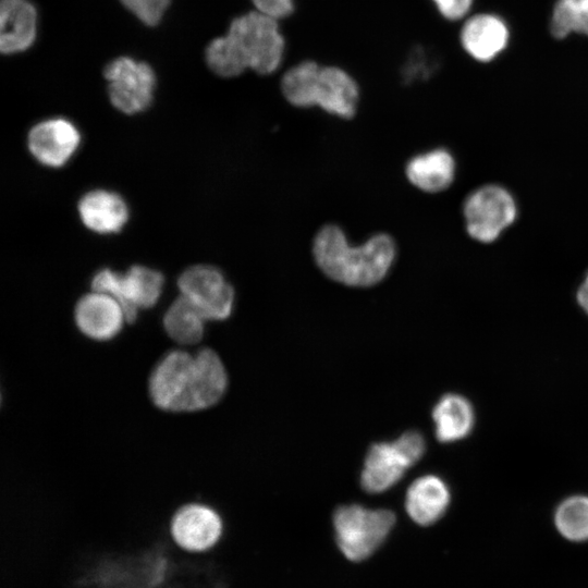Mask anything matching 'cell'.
I'll return each mask as SVG.
<instances>
[{"mask_svg": "<svg viewBox=\"0 0 588 588\" xmlns=\"http://www.w3.org/2000/svg\"><path fill=\"white\" fill-rule=\"evenodd\" d=\"M33 157L44 166H64L81 144L78 128L63 118H51L34 125L27 137Z\"/></svg>", "mask_w": 588, "mask_h": 588, "instance_id": "12", "label": "cell"}, {"mask_svg": "<svg viewBox=\"0 0 588 588\" xmlns=\"http://www.w3.org/2000/svg\"><path fill=\"white\" fill-rule=\"evenodd\" d=\"M394 524L392 511L370 510L358 504L340 506L333 515L339 548L354 562L369 558L385 540Z\"/></svg>", "mask_w": 588, "mask_h": 588, "instance_id": "5", "label": "cell"}, {"mask_svg": "<svg viewBox=\"0 0 588 588\" xmlns=\"http://www.w3.org/2000/svg\"><path fill=\"white\" fill-rule=\"evenodd\" d=\"M455 174V158L444 147L419 152L411 157L405 164L407 181L424 193L444 192L454 182Z\"/></svg>", "mask_w": 588, "mask_h": 588, "instance_id": "16", "label": "cell"}, {"mask_svg": "<svg viewBox=\"0 0 588 588\" xmlns=\"http://www.w3.org/2000/svg\"><path fill=\"white\" fill-rule=\"evenodd\" d=\"M436 436L444 443L465 438L474 426V409L470 403L458 394H445L432 411Z\"/></svg>", "mask_w": 588, "mask_h": 588, "instance_id": "20", "label": "cell"}, {"mask_svg": "<svg viewBox=\"0 0 588 588\" xmlns=\"http://www.w3.org/2000/svg\"><path fill=\"white\" fill-rule=\"evenodd\" d=\"M103 75L108 82L110 101L119 111L135 114L150 106L156 74L148 63L119 57L106 65Z\"/></svg>", "mask_w": 588, "mask_h": 588, "instance_id": "9", "label": "cell"}, {"mask_svg": "<svg viewBox=\"0 0 588 588\" xmlns=\"http://www.w3.org/2000/svg\"><path fill=\"white\" fill-rule=\"evenodd\" d=\"M78 212L85 226L100 234L121 231L128 219L124 199L106 189L86 193L78 203Z\"/></svg>", "mask_w": 588, "mask_h": 588, "instance_id": "18", "label": "cell"}, {"mask_svg": "<svg viewBox=\"0 0 588 588\" xmlns=\"http://www.w3.org/2000/svg\"><path fill=\"white\" fill-rule=\"evenodd\" d=\"M450 500L451 493L446 483L438 476L426 475L408 487L405 509L415 523L428 526L443 516Z\"/></svg>", "mask_w": 588, "mask_h": 588, "instance_id": "19", "label": "cell"}, {"mask_svg": "<svg viewBox=\"0 0 588 588\" xmlns=\"http://www.w3.org/2000/svg\"><path fill=\"white\" fill-rule=\"evenodd\" d=\"M311 254L317 268L328 279L350 287H370L390 273L397 246L394 238L383 232L353 245L340 225L329 223L315 234Z\"/></svg>", "mask_w": 588, "mask_h": 588, "instance_id": "2", "label": "cell"}, {"mask_svg": "<svg viewBox=\"0 0 588 588\" xmlns=\"http://www.w3.org/2000/svg\"><path fill=\"white\" fill-rule=\"evenodd\" d=\"M286 49L281 22L250 10L235 16L226 33L208 44L205 59L208 68L223 78L240 76L248 70L269 76L281 69Z\"/></svg>", "mask_w": 588, "mask_h": 588, "instance_id": "1", "label": "cell"}, {"mask_svg": "<svg viewBox=\"0 0 588 588\" xmlns=\"http://www.w3.org/2000/svg\"><path fill=\"white\" fill-rule=\"evenodd\" d=\"M181 295L192 302L205 320L220 321L233 311L235 292L223 272L210 265L184 270L177 280Z\"/></svg>", "mask_w": 588, "mask_h": 588, "instance_id": "10", "label": "cell"}, {"mask_svg": "<svg viewBox=\"0 0 588 588\" xmlns=\"http://www.w3.org/2000/svg\"><path fill=\"white\" fill-rule=\"evenodd\" d=\"M78 330L96 341L113 339L127 322L121 304L112 296L93 291L82 296L74 309Z\"/></svg>", "mask_w": 588, "mask_h": 588, "instance_id": "14", "label": "cell"}, {"mask_svg": "<svg viewBox=\"0 0 588 588\" xmlns=\"http://www.w3.org/2000/svg\"><path fill=\"white\" fill-rule=\"evenodd\" d=\"M228 375L219 355L209 347L194 354V372L187 412L209 408L224 395Z\"/></svg>", "mask_w": 588, "mask_h": 588, "instance_id": "15", "label": "cell"}, {"mask_svg": "<svg viewBox=\"0 0 588 588\" xmlns=\"http://www.w3.org/2000/svg\"><path fill=\"white\" fill-rule=\"evenodd\" d=\"M425 451V439L415 430L402 433L394 441L372 444L360 474L362 488L370 493L392 488L421 458Z\"/></svg>", "mask_w": 588, "mask_h": 588, "instance_id": "6", "label": "cell"}, {"mask_svg": "<svg viewBox=\"0 0 588 588\" xmlns=\"http://www.w3.org/2000/svg\"><path fill=\"white\" fill-rule=\"evenodd\" d=\"M548 33L555 42L575 38L588 40V0H553Z\"/></svg>", "mask_w": 588, "mask_h": 588, "instance_id": "21", "label": "cell"}, {"mask_svg": "<svg viewBox=\"0 0 588 588\" xmlns=\"http://www.w3.org/2000/svg\"><path fill=\"white\" fill-rule=\"evenodd\" d=\"M455 36L461 53L470 63L487 68L500 62L511 51L515 32L502 12L478 8L458 24Z\"/></svg>", "mask_w": 588, "mask_h": 588, "instance_id": "4", "label": "cell"}, {"mask_svg": "<svg viewBox=\"0 0 588 588\" xmlns=\"http://www.w3.org/2000/svg\"><path fill=\"white\" fill-rule=\"evenodd\" d=\"M512 193L499 184H485L465 198L463 217L467 235L482 244L495 242L517 218Z\"/></svg>", "mask_w": 588, "mask_h": 588, "instance_id": "7", "label": "cell"}, {"mask_svg": "<svg viewBox=\"0 0 588 588\" xmlns=\"http://www.w3.org/2000/svg\"><path fill=\"white\" fill-rule=\"evenodd\" d=\"M37 11L29 0H1L0 50L14 54L27 50L35 41Z\"/></svg>", "mask_w": 588, "mask_h": 588, "instance_id": "17", "label": "cell"}, {"mask_svg": "<svg viewBox=\"0 0 588 588\" xmlns=\"http://www.w3.org/2000/svg\"><path fill=\"white\" fill-rule=\"evenodd\" d=\"M554 524L567 540H588V497L574 495L564 500L555 511Z\"/></svg>", "mask_w": 588, "mask_h": 588, "instance_id": "23", "label": "cell"}, {"mask_svg": "<svg viewBox=\"0 0 588 588\" xmlns=\"http://www.w3.org/2000/svg\"><path fill=\"white\" fill-rule=\"evenodd\" d=\"M283 99L297 109L318 108L342 120L353 119L359 106L357 79L339 64L303 59L290 65L280 77Z\"/></svg>", "mask_w": 588, "mask_h": 588, "instance_id": "3", "label": "cell"}, {"mask_svg": "<svg viewBox=\"0 0 588 588\" xmlns=\"http://www.w3.org/2000/svg\"><path fill=\"white\" fill-rule=\"evenodd\" d=\"M193 372L194 355L184 350L167 353L149 377L148 390L154 404L167 412H187Z\"/></svg>", "mask_w": 588, "mask_h": 588, "instance_id": "11", "label": "cell"}, {"mask_svg": "<svg viewBox=\"0 0 588 588\" xmlns=\"http://www.w3.org/2000/svg\"><path fill=\"white\" fill-rule=\"evenodd\" d=\"M250 2L253 10L280 22L291 17L296 10L295 0H250Z\"/></svg>", "mask_w": 588, "mask_h": 588, "instance_id": "26", "label": "cell"}, {"mask_svg": "<svg viewBox=\"0 0 588 588\" xmlns=\"http://www.w3.org/2000/svg\"><path fill=\"white\" fill-rule=\"evenodd\" d=\"M205 321L197 307L182 295L169 306L162 320L167 334L180 345L198 343L204 335Z\"/></svg>", "mask_w": 588, "mask_h": 588, "instance_id": "22", "label": "cell"}, {"mask_svg": "<svg viewBox=\"0 0 588 588\" xmlns=\"http://www.w3.org/2000/svg\"><path fill=\"white\" fill-rule=\"evenodd\" d=\"M164 284L163 275L144 266H133L124 274L110 269L98 271L91 281L93 291L115 298L124 309L127 322H134L138 309L156 305Z\"/></svg>", "mask_w": 588, "mask_h": 588, "instance_id": "8", "label": "cell"}, {"mask_svg": "<svg viewBox=\"0 0 588 588\" xmlns=\"http://www.w3.org/2000/svg\"><path fill=\"white\" fill-rule=\"evenodd\" d=\"M576 299L581 309L588 315V271L577 289Z\"/></svg>", "mask_w": 588, "mask_h": 588, "instance_id": "27", "label": "cell"}, {"mask_svg": "<svg viewBox=\"0 0 588 588\" xmlns=\"http://www.w3.org/2000/svg\"><path fill=\"white\" fill-rule=\"evenodd\" d=\"M437 15L448 24H461L479 7V0H428Z\"/></svg>", "mask_w": 588, "mask_h": 588, "instance_id": "24", "label": "cell"}, {"mask_svg": "<svg viewBox=\"0 0 588 588\" xmlns=\"http://www.w3.org/2000/svg\"><path fill=\"white\" fill-rule=\"evenodd\" d=\"M170 531L181 548L193 552L205 551L219 540L222 520L210 506L191 503L174 513Z\"/></svg>", "mask_w": 588, "mask_h": 588, "instance_id": "13", "label": "cell"}, {"mask_svg": "<svg viewBox=\"0 0 588 588\" xmlns=\"http://www.w3.org/2000/svg\"><path fill=\"white\" fill-rule=\"evenodd\" d=\"M140 22L156 26L162 20L171 0H120Z\"/></svg>", "mask_w": 588, "mask_h": 588, "instance_id": "25", "label": "cell"}]
</instances>
